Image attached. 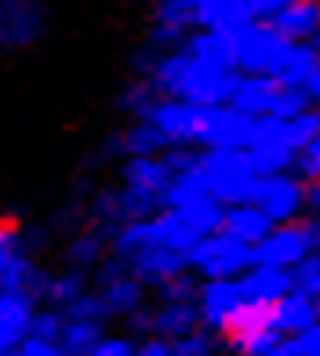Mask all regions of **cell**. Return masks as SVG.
<instances>
[{
  "label": "cell",
  "mask_w": 320,
  "mask_h": 356,
  "mask_svg": "<svg viewBox=\"0 0 320 356\" xmlns=\"http://www.w3.org/2000/svg\"><path fill=\"white\" fill-rule=\"evenodd\" d=\"M40 229H29L19 218H0V291L4 295H29L44 302V287L51 266L40 258Z\"/></svg>",
  "instance_id": "obj_1"
},
{
  "label": "cell",
  "mask_w": 320,
  "mask_h": 356,
  "mask_svg": "<svg viewBox=\"0 0 320 356\" xmlns=\"http://www.w3.org/2000/svg\"><path fill=\"white\" fill-rule=\"evenodd\" d=\"M197 171H200V182L207 189V197L222 207L248 204L251 193H255V182H259V175L248 164V153H237V149L197 153Z\"/></svg>",
  "instance_id": "obj_2"
},
{
  "label": "cell",
  "mask_w": 320,
  "mask_h": 356,
  "mask_svg": "<svg viewBox=\"0 0 320 356\" xmlns=\"http://www.w3.org/2000/svg\"><path fill=\"white\" fill-rule=\"evenodd\" d=\"M287 44L284 37H277L269 26H248L240 29V33L230 37V51H233V70L240 76H269L280 70V62L287 55Z\"/></svg>",
  "instance_id": "obj_3"
},
{
  "label": "cell",
  "mask_w": 320,
  "mask_h": 356,
  "mask_svg": "<svg viewBox=\"0 0 320 356\" xmlns=\"http://www.w3.org/2000/svg\"><path fill=\"white\" fill-rule=\"evenodd\" d=\"M51 15L37 0H0V55H26L47 37Z\"/></svg>",
  "instance_id": "obj_4"
},
{
  "label": "cell",
  "mask_w": 320,
  "mask_h": 356,
  "mask_svg": "<svg viewBox=\"0 0 320 356\" xmlns=\"http://www.w3.org/2000/svg\"><path fill=\"white\" fill-rule=\"evenodd\" d=\"M91 291L99 295L109 323L131 320L142 305L150 302V291L142 287L131 273L124 269V262H117V258H106V262L91 273Z\"/></svg>",
  "instance_id": "obj_5"
},
{
  "label": "cell",
  "mask_w": 320,
  "mask_h": 356,
  "mask_svg": "<svg viewBox=\"0 0 320 356\" xmlns=\"http://www.w3.org/2000/svg\"><path fill=\"white\" fill-rule=\"evenodd\" d=\"M189 273L204 284V280H240L251 269V248H244L240 240L215 233L204 236L200 244L189 251Z\"/></svg>",
  "instance_id": "obj_6"
},
{
  "label": "cell",
  "mask_w": 320,
  "mask_h": 356,
  "mask_svg": "<svg viewBox=\"0 0 320 356\" xmlns=\"http://www.w3.org/2000/svg\"><path fill=\"white\" fill-rule=\"evenodd\" d=\"M117 186L135 197L146 211H164V193L171 186V164L168 156H131L117 164Z\"/></svg>",
  "instance_id": "obj_7"
},
{
  "label": "cell",
  "mask_w": 320,
  "mask_h": 356,
  "mask_svg": "<svg viewBox=\"0 0 320 356\" xmlns=\"http://www.w3.org/2000/svg\"><path fill=\"white\" fill-rule=\"evenodd\" d=\"M248 204L259 207V211L269 218V225H295V222H302V215H306V182L295 178L291 171L259 178Z\"/></svg>",
  "instance_id": "obj_8"
},
{
  "label": "cell",
  "mask_w": 320,
  "mask_h": 356,
  "mask_svg": "<svg viewBox=\"0 0 320 356\" xmlns=\"http://www.w3.org/2000/svg\"><path fill=\"white\" fill-rule=\"evenodd\" d=\"M280 342V331L273 327V305H248L233 316V323L222 334L226 356H266Z\"/></svg>",
  "instance_id": "obj_9"
},
{
  "label": "cell",
  "mask_w": 320,
  "mask_h": 356,
  "mask_svg": "<svg viewBox=\"0 0 320 356\" xmlns=\"http://www.w3.org/2000/svg\"><path fill=\"white\" fill-rule=\"evenodd\" d=\"M248 164L259 178H269V175H287L295 168V145L287 142V124L284 120H273V117H262L255 120V135H251V145H248Z\"/></svg>",
  "instance_id": "obj_10"
},
{
  "label": "cell",
  "mask_w": 320,
  "mask_h": 356,
  "mask_svg": "<svg viewBox=\"0 0 320 356\" xmlns=\"http://www.w3.org/2000/svg\"><path fill=\"white\" fill-rule=\"evenodd\" d=\"M259 26H269L287 44H310L320 29V0H259Z\"/></svg>",
  "instance_id": "obj_11"
},
{
  "label": "cell",
  "mask_w": 320,
  "mask_h": 356,
  "mask_svg": "<svg viewBox=\"0 0 320 356\" xmlns=\"http://www.w3.org/2000/svg\"><path fill=\"white\" fill-rule=\"evenodd\" d=\"M255 135V120L237 113L230 106H215V109H204L200 117V135H197V153L207 149H237L244 153L251 145Z\"/></svg>",
  "instance_id": "obj_12"
},
{
  "label": "cell",
  "mask_w": 320,
  "mask_h": 356,
  "mask_svg": "<svg viewBox=\"0 0 320 356\" xmlns=\"http://www.w3.org/2000/svg\"><path fill=\"white\" fill-rule=\"evenodd\" d=\"M200 117H204V109L189 106V102L157 99V106L150 109V117L142 120V124L157 127V131H160V138L168 142V149H193V153H197Z\"/></svg>",
  "instance_id": "obj_13"
},
{
  "label": "cell",
  "mask_w": 320,
  "mask_h": 356,
  "mask_svg": "<svg viewBox=\"0 0 320 356\" xmlns=\"http://www.w3.org/2000/svg\"><path fill=\"white\" fill-rule=\"evenodd\" d=\"M197 316L200 327L211 334H226V327L233 323V316L244 309V291H240V280H204L197 287Z\"/></svg>",
  "instance_id": "obj_14"
},
{
  "label": "cell",
  "mask_w": 320,
  "mask_h": 356,
  "mask_svg": "<svg viewBox=\"0 0 320 356\" xmlns=\"http://www.w3.org/2000/svg\"><path fill=\"white\" fill-rule=\"evenodd\" d=\"M259 22V0H193V29L233 37Z\"/></svg>",
  "instance_id": "obj_15"
},
{
  "label": "cell",
  "mask_w": 320,
  "mask_h": 356,
  "mask_svg": "<svg viewBox=\"0 0 320 356\" xmlns=\"http://www.w3.org/2000/svg\"><path fill=\"white\" fill-rule=\"evenodd\" d=\"M306 254H310V244H306V236H302L298 222H295V225H273V229L266 233L262 244L251 248V266H266V269L291 273Z\"/></svg>",
  "instance_id": "obj_16"
},
{
  "label": "cell",
  "mask_w": 320,
  "mask_h": 356,
  "mask_svg": "<svg viewBox=\"0 0 320 356\" xmlns=\"http://www.w3.org/2000/svg\"><path fill=\"white\" fill-rule=\"evenodd\" d=\"M58 258L66 269H77V273H88L91 277V273L109 258V236L102 229H95V225H80V229L62 236Z\"/></svg>",
  "instance_id": "obj_17"
},
{
  "label": "cell",
  "mask_w": 320,
  "mask_h": 356,
  "mask_svg": "<svg viewBox=\"0 0 320 356\" xmlns=\"http://www.w3.org/2000/svg\"><path fill=\"white\" fill-rule=\"evenodd\" d=\"M124 269L131 273V277L153 295V291L164 287L168 280L189 273V262H186V254H175V251H168V248H146L142 254H135L131 262H124Z\"/></svg>",
  "instance_id": "obj_18"
},
{
  "label": "cell",
  "mask_w": 320,
  "mask_h": 356,
  "mask_svg": "<svg viewBox=\"0 0 320 356\" xmlns=\"http://www.w3.org/2000/svg\"><path fill=\"white\" fill-rule=\"evenodd\" d=\"M37 309L40 305L29 295H4L0 291V356L15 353L29 338Z\"/></svg>",
  "instance_id": "obj_19"
},
{
  "label": "cell",
  "mask_w": 320,
  "mask_h": 356,
  "mask_svg": "<svg viewBox=\"0 0 320 356\" xmlns=\"http://www.w3.org/2000/svg\"><path fill=\"white\" fill-rule=\"evenodd\" d=\"M200 327L193 302H153L150 298V338L160 342H179Z\"/></svg>",
  "instance_id": "obj_20"
},
{
  "label": "cell",
  "mask_w": 320,
  "mask_h": 356,
  "mask_svg": "<svg viewBox=\"0 0 320 356\" xmlns=\"http://www.w3.org/2000/svg\"><path fill=\"white\" fill-rule=\"evenodd\" d=\"M277 91H280V84L269 80V76H240L237 73V84L230 91L226 106L244 113V117H251V120H262V117H269V109H273Z\"/></svg>",
  "instance_id": "obj_21"
},
{
  "label": "cell",
  "mask_w": 320,
  "mask_h": 356,
  "mask_svg": "<svg viewBox=\"0 0 320 356\" xmlns=\"http://www.w3.org/2000/svg\"><path fill=\"white\" fill-rule=\"evenodd\" d=\"M240 291H244L248 305H277L287 291H291V273L251 266L244 277H240Z\"/></svg>",
  "instance_id": "obj_22"
},
{
  "label": "cell",
  "mask_w": 320,
  "mask_h": 356,
  "mask_svg": "<svg viewBox=\"0 0 320 356\" xmlns=\"http://www.w3.org/2000/svg\"><path fill=\"white\" fill-rule=\"evenodd\" d=\"M320 320L317 298L298 295V291H287V295L273 305V327L280 331V338H298L302 331H310Z\"/></svg>",
  "instance_id": "obj_23"
},
{
  "label": "cell",
  "mask_w": 320,
  "mask_h": 356,
  "mask_svg": "<svg viewBox=\"0 0 320 356\" xmlns=\"http://www.w3.org/2000/svg\"><path fill=\"white\" fill-rule=\"evenodd\" d=\"M269 229H273V225H269V218L259 211V207L237 204V207H226V211H222V229L218 233L240 240L244 248H255V244H262V240H266Z\"/></svg>",
  "instance_id": "obj_24"
},
{
  "label": "cell",
  "mask_w": 320,
  "mask_h": 356,
  "mask_svg": "<svg viewBox=\"0 0 320 356\" xmlns=\"http://www.w3.org/2000/svg\"><path fill=\"white\" fill-rule=\"evenodd\" d=\"M88 291H91V277H88V273H77V269L58 266V269H51V277H47L44 302H40V305L62 313V309H66V305H73L77 298H84Z\"/></svg>",
  "instance_id": "obj_25"
},
{
  "label": "cell",
  "mask_w": 320,
  "mask_h": 356,
  "mask_svg": "<svg viewBox=\"0 0 320 356\" xmlns=\"http://www.w3.org/2000/svg\"><path fill=\"white\" fill-rule=\"evenodd\" d=\"M102 334H109V323H91V320H62L58 349L66 356H88L95 346L102 342Z\"/></svg>",
  "instance_id": "obj_26"
},
{
  "label": "cell",
  "mask_w": 320,
  "mask_h": 356,
  "mask_svg": "<svg viewBox=\"0 0 320 356\" xmlns=\"http://www.w3.org/2000/svg\"><path fill=\"white\" fill-rule=\"evenodd\" d=\"M317 62L320 58L313 55L310 44H291V47H287V55H284V62H280V70L273 73V80H277L280 88H302L310 80Z\"/></svg>",
  "instance_id": "obj_27"
},
{
  "label": "cell",
  "mask_w": 320,
  "mask_h": 356,
  "mask_svg": "<svg viewBox=\"0 0 320 356\" xmlns=\"http://www.w3.org/2000/svg\"><path fill=\"white\" fill-rule=\"evenodd\" d=\"M222 211H226V207L215 204L211 197L193 200V204H186V207H175V215H179V218L189 225V233H197L200 240H204V236H215V233L222 229Z\"/></svg>",
  "instance_id": "obj_28"
},
{
  "label": "cell",
  "mask_w": 320,
  "mask_h": 356,
  "mask_svg": "<svg viewBox=\"0 0 320 356\" xmlns=\"http://www.w3.org/2000/svg\"><path fill=\"white\" fill-rule=\"evenodd\" d=\"M157 99H160V95L153 91L150 80L131 76V84H124V91H120V113L127 120H146L150 109L157 106Z\"/></svg>",
  "instance_id": "obj_29"
},
{
  "label": "cell",
  "mask_w": 320,
  "mask_h": 356,
  "mask_svg": "<svg viewBox=\"0 0 320 356\" xmlns=\"http://www.w3.org/2000/svg\"><path fill=\"white\" fill-rule=\"evenodd\" d=\"M171 356H226V349H222V338L218 334L197 327L193 334L171 342Z\"/></svg>",
  "instance_id": "obj_30"
},
{
  "label": "cell",
  "mask_w": 320,
  "mask_h": 356,
  "mask_svg": "<svg viewBox=\"0 0 320 356\" xmlns=\"http://www.w3.org/2000/svg\"><path fill=\"white\" fill-rule=\"evenodd\" d=\"M306 109H313L310 99H306V91H302V88H280V91H277V99H273V109H269V117L287 124V120L302 117Z\"/></svg>",
  "instance_id": "obj_31"
},
{
  "label": "cell",
  "mask_w": 320,
  "mask_h": 356,
  "mask_svg": "<svg viewBox=\"0 0 320 356\" xmlns=\"http://www.w3.org/2000/svg\"><path fill=\"white\" fill-rule=\"evenodd\" d=\"M291 291H298V295H310V298H320V254L310 251V254L291 269Z\"/></svg>",
  "instance_id": "obj_32"
},
{
  "label": "cell",
  "mask_w": 320,
  "mask_h": 356,
  "mask_svg": "<svg viewBox=\"0 0 320 356\" xmlns=\"http://www.w3.org/2000/svg\"><path fill=\"white\" fill-rule=\"evenodd\" d=\"M197 287H200V280L193 273H182V277L168 280L164 287H157L150 298L153 302H197Z\"/></svg>",
  "instance_id": "obj_33"
},
{
  "label": "cell",
  "mask_w": 320,
  "mask_h": 356,
  "mask_svg": "<svg viewBox=\"0 0 320 356\" xmlns=\"http://www.w3.org/2000/svg\"><path fill=\"white\" fill-rule=\"evenodd\" d=\"M317 135H320V109H317V106H313V109H306L302 117L287 120V142L295 145V153L302 149V145H310Z\"/></svg>",
  "instance_id": "obj_34"
},
{
  "label": "cell",
  "mask_w": 320,
  "mask_h": 356,
  "mask_svg": "<svg viewBox=\"0 0 320 356\" xmlns=\"http://www.w3.org/2000/svg\"><path fill=\"white\" fill-rule=\"evenodd\" d=\"M62 320H91V323H109V316H106V309H102V302H99V295H95V291H88L84 298H77L73 305H66V309H62Z\"/></svg>",
  "instance_id": "obj_35"
},
{
  "label": "cell",
  "mask_w": 320,
  "mask_h": 356,
  "mask_svg": "<svg viewBox=\"0 0 320 356\" xmlns=\"http://www.w3.org/2000/svg\"><path fill=\"white\" fill-rule=\"evenodd\" d=\"M291 175L302 178V182H317V178H320V135H317L310 145H302V149L295 153Z\"/></svg>",
  "instance_id": "obj_36"
},
{
  "label": "cell",
  "mask_w": 320,
  "mask_h": 356,
  "mask_svg": "<svg viewBox=\"0 0 320 356\" xmlns=\"http://www.w3.org/2000/svg\"><path fill=\"white\" fill-rule=\"evenodd\" d=\"M11 356H66V353H62L55 342H44V338H33V334H29Z\"/></svg>",
  "instance_id": "obj_37"
},
{
  "label": "cell",
  "mask_w": 320,
  "mask_h": 356,
  "mask_svg": "<svg viewBox=\"0 0 320 356\" xmlns=\"http://www.w3.org/2000/svg\"><path fill=\"white\" fill-rule=\"evenodd\" d=\"M298 229H302V236H306L310 251H313V254H320V215H302Z\"/></svg>",
  "instance_id": "obj_38"
},
{
  "label": "cell",
  "mask_w": 320,
  "mask_h": 356,
  "mask_svg": "<svg viewBox=\"0 0 320 356\" xmlns=\"http://www.w3.org/2000/svg\"><path fill=\"white\" fill-rule=\"evenodd\" d=\"M295 342H298V353H302V356H320V320L313 323L310 331H302Z\"/></svg>",
  "instance_id": "obj_39"
},
{
  "label": "cell",
  "mask_w": 320,
  "mask_h": 356,
  "mask_svg": "<svg viewBox=\"0 0 320 356\" xmlns=\"http://www.w3.org/2000/svg\"><path fill=\"white\" fill-rule=\"evenodd\" d=\"M131 356H171V342H160V338H142L135 342Z\"/></svg>",
  "instance_id": "obj_40"
},
{
  "label": "cell",
  "mask_w": 320,
  "mask_h": 356,
  "mask_svg": "<svg viewBox=\"0 0 320 356\" xmlns=\"http://www.w3.org/2000/svg\"><path fill=\"white\" fill-rule=\"evenodd\" d=\"M302 91H306L310 106H317V109H320V62L313 66V73H310V80H306V84H302Z\"/></svg>",
  "instance_id": "obj_41"
},
{
  "label": "cell",
  "mask_w": 320,
  "mask_h": 356,
  "mask_svg": "<svg viewBox=\"0 0 320 356\" xmlns=\"http://www.w3.org/2000/svg\"><path fill=\"white\" fill-rule=\"evenodd\" d=\"M306 215H320V178L306 182Z\"/></svg>",
  "instance_id": "obj_42"
},
{
  "label": "cell",
  "mask_w": 320,
  "mask_h": 356,
  "mask_svg": "<svg viewBox=\"0 0 320 356\" xmlns=\"http://www.w3.org/2000/svg\"><path fill=\"white\" fill-rule=\"evenodd\" d=\"M266 356H302V353H298V342H295V338H280V342L269 349Z\"/></svg>",
  "instance_id": "obj_43"
},
{
  "label": "cell",
  "mask_w": 320,
  "mask_h": 356,
  "mask_svg": "<svg viewBox=\"0 0 320 356\" xmlns=\"http://www.w3.org/2000/svg\"><path fill=\"white\" fill-rule=\"evenodd\" d=\"M310 47H313V55H317V58H320V29H317V33H313V37H310Z\"/></svg>",
  "instance_id": "obj_44"
},
{
  "label": "cell",
  "mask_w": 320,
  "mask_h": 356,
  "mask_svg": "<svg viewBox=\"0 0 320 356\" xmlns=\"http://www.w3.org/2000/svg\"><path fill=\"white\" fill-rule=\"evenodd\" d=\"M317 309H320V298H317Z\"/></svg>",
  "instance_id": "obj_45"
},
{
  "label": "cell",
  "mask_w": 320,
  "mask_h": 356,
  "mask_svg": "<svg viewBox=\"0 0 320 356\" xmlns=\"http://www.w3.org/2000/svg\"><path fill=\"white\" fill-rule=\"evenodd\" d=\"M8 356H11V353H8Z\"/></svg>",
  "instance_id": "obj_46"
}]
</instances>
